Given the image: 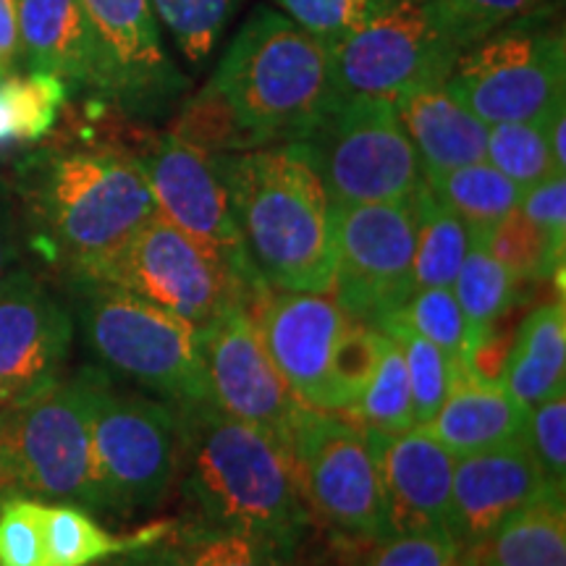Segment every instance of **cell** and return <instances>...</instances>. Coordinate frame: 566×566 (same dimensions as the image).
Segmentation results:
<instances>
[{"label": "cell", "instance_id": "cell-26", "mask_svg": "<svg viewBox=\"0 0 566 566\" xmlns=\"http://www.w3.org/2000/svg\"><path fill=\"white\" fill-rule=\"evenodd\" d=\"M424 184H428L430 195L464 223L472 242L480 244L485 242L495 223H501L509 212L520 208L522 200V189L488 160L424 176Z\"/></svg>", "mask_w": 566, "mask_h": 566}, {"label": "cell", "instance_id": "cell-35", "mask_svg": "<svg viewBox=\"0 0 566 566\" xmlns=\"http://www.w3.org/2000/svg\"><path fill=\"white\" fill-rule=\"evenodd\" d=\"M514 279L506 268L485 250V244L472 242L459 268L451 292L467 321L475 328L499 323L514 304Z\"/></svg>", "mask_w": 566, "mask_h": 566}, {"label": "cell", "instance_id": "cell-31", "mask_svg": "<svg viewBox=\"0 0 566 566\" xmlns=\"http://www.w3.org/2000/svg\"><path fill=\"white\" fill-rule=\"evenodd\" d=\"M564 242L566 239L551 237L516 208L493 226L483 244L514 281H537L562 271Z\"/></svg>", "mask_w": 566, "mask_h": 566}, {"label": "cell", "instance_id": "cell-48", "mask_svg": "<svg viewBox=\"0 0 566 566\" xmlns=\"http://www.w3.org/2000/svg\"><path fill=\"white\" fill-rule=\"evenodd\" d=\"M13 237L9 231V226L0 221V283L6 281V275L11 273V263H13Z\"/></svg>", "mask_w": 566, "mask_h": 566}, {"label": "cell", "instance_id": "cell-21", "mask_svg": "<svg viewBox=\"0 0 566 566\" xmlns=\"http://www.w3.org/2000/svg\"><path fill=\"white\" fill-rule=\"evenodd\" d=\"M394 105L424 176L485 160L488 124L446 84L407 92Z\"/></svg>", "mask_w": 566, "mask_h": 566}, {"label": "cell", "instance_id": "cell-8", "mask_svg": "<svg viewBox=\"0 0 566 566\" xmlns=\"http://www.w3.org/2000/svg\"><path fill=\"white\" fill-rule=\"evenodd\" d=\"M90 430L101 512L134 514L158 506L179 464L176 407L118 391L103 370H92Z\"/></svg>", "mask_w": 566, "mask_h": 566}, {"label": "cell", "instance_id": "cell-3", "mask_svg": "<svg viewBox=\"0 0 566 566\" xmlns=\"http://www.w3.org/2000/svg\"><path fill=\"white\" fill-rule=\"evenodd\" d=\"M210 84L258 147L310 137L344 95L334 51L275 9L250 13Z\"/></svg>", "mask_w": 566, "mask_h": 566}, {"label": "cell", "instance_id": "cell-30", "mask_svg": "<svg viewBox=\"0 0 566 566\" xmlns=\"http://www.w3.org/2000/svg\"><path fill=\"white\" fill-rule=\"evenodd\" d=\"M417 200V242L412 260V286L433 289L454 283L459 268L472 239L464 223L451 210L430 195L428 184H422L415 195Z\"/></svg>", "mask_w": 566, "mask_h": 566}, {"label": "cell", "instance_id": "cell-5", "mask_svg": "<svg viewBox=\"0 0 566 566\" xmlns=\"http://www.w3.org/2000/svg\"><path fill=\"white\" fill-rule=\"evenodd\" d=\"M92 370L0 407V493L101 512L90 430Z\"/></svg>", "mask_w": 566, "mask_h": 566}, {"label": "cell", "instance_id": "cell-32", "mask_svg": "<svg viewBox=\"0 0 566 566\" xmlns=\"http://www.w3.org/2000/svg\"><path fill=\"white\" fill-rule=\"evenodd\" d=\"M349 412L357 415L367 428L384 430V433H405L415 428L405 354L394 336L384 334V349H380L375 375Z\"/></svg>", "mask_w": 566, "mask_h": 566}, {"label": "cell", "instance_id": "cell-9", "mask_svg": "<svg viewBox=\"0 0 566 566\" xmlns=\"http://www.w3.org/2000/svg\"><path fill=\"white\" fill-rule=\"evenodd\" d=\"M300 145L334 205L412 197L424 174L394 101L342 95Z\"/></svg>", "mask_w": 566, "mask_h": 566}, {"label": "cell", "instance_id": "cell-25", "mask_svg": "<svg viewBox=\"0 0 566 566\" xmlns=\"http://www.w3.org/2000/svg\"><path fill=\"white\" fill-rule=\"evenodd\" d=\"M464 551L478 566H566L564 493L537 495Z\"/></svg>", "mask_w": 566, "mask_h": 566}, {"label": "cell", "instance_id": "cell-11", "mask_svg": "<svg viewBox=\"0 0 566 566\" xmlns=\"http://www.w3.org/2000/svg\"><path fill=\"white\" fill-rule=\"evenodd\" d=\"M289 457L304 504L331 530L370 543L391 537L384 485L365 430L302 405L289 430Z\"/></svg>", "mask_w": 566, "mask_h": 566}, {"label": "cell", "instance_id": "cell-24", "mask_svg": "<svg viewBox=\"0 0 566 566\" xmlns=\"http://www.w3.org/2000/svg\"><path fill=\"white\" fill-rule=\"evenodd\" d=\"M566 310L564 302L543 304L514 334L501 386L522 407H535L566 391Z\"/></svg>", "mask_w": 566, "mask_h": 566}, {"label": "cell", "instance_id": "cell-38", "mask_svg": "<svg viewBox=\"0 0 566 566\" xmlns=\"http://www.w3.org/2000/svg\"><path fill=\"white\" fill-rule=\"evenodd\" d=\"M485 160L509 181H514L522 192L551 176H566L551 158L543 124L512 122L488 126Z\"/></svg>", "mask_w": 566, "mask_h": 566}, {"label": "cell", "instance_id": "cell-23", "mask_svg": "<svg viewBox=\"0 0 566 566\" xmlns=\"http://www.w3.org/2000/svg\"><path fill=\"white\" fill-rule=\"evenodd\" d=\"M19 55L32 71L92 84L95 55L80 0H17Z\"/></svg>", "mask_w": 566, "mask_h": 566}, {"label": "cell", "instance_id": "cell-36", "mask_svg": "<svg viewBox=\"0 0 566 566\" xmlns=\"http://www.w3.org/2000/svg\"><path fill=\"white\" fill-rule=\"evenodd\" d=\"M420 3L464 51L499 27L527 17H541V13H554L558 0H420Z\"/></svg>", "mask_w": 566, "mask_h": 566}, {"label": "cell", "instance_id": "cell-37", "mask_svg": "<svg viewBox=\"0 0 566 566\" xmlns=\"http://www.w3.org/2000/svg\"><path fill=\"white\" fill-rule=\"evenodd\" d=\"M388 321L407 325L409 331H415V334L422 336L424 342L436 344L438 349H443L449 357H454L457 363L464 357L480 331H483L467 321L454 292H451L449 286L417 289V292L407 300L405 307H401L394 317H388Z\"/></svg>", "mask_w": 566, "mask_h": 566}, {"label": "cell", "instance_id": "cell-50", "mask_svg": "<svg viewBox=\"0 0 566 566\" xmlns=\"http://www.w3.org/2000/svg\"><path fill=\"white\" fill-rule=\"evenodd\" d=\"M464 566H478L475 562H472V558H470V554H467V551H464Z\"/></svg>", "mask_w": 566, "mask_h": 566}, {"label": "cell", "instance_id": "cell-42", "mask_svg": "<svg viewBox=\"0 0 566 566\" xmlns=\"http://www.w3.org/2000/svg\"><path fill=\"white\" fill-rule=\"evenodd\" d=\"M283 17L334 48L359 27L378 17L391 0H273Z\"/></svg>", "mask_w": 566, "mask_h": 566}, {"label": "cell", "instance_id": "cell-16", "mask_svg": "<svg viewBox=\"0 0 566 566\" xmlns=\"http://www.w3.org/2000/svg\"><path fill=\"white\" fill-rule=\"evenodd\" d=\"M202 354L212 405L268 430L289 451V430L302 401L275 370L244 304H233L202 331Z\"/></svg>", "mask_w": 566, "mask_h": 566}, {"label": "cell", "instance_id": "cell-28", "mask_svg": "<svg viewBox=\"0 0 566 566\" xmlns=\"http://www.w3.org/2000/svg\"><path fill=\"white\" fill-rule=\"evenodd\" d=\"M153 566H292V554L237 530L197 522L176 527L150 546Z\"/></svg>", "mask_w": 566, "mask_h": 566}, {"label": "cell", "instance_id": "cell-39", "mask_svg": "<svg viewBox=\"0 0 566 566\" xmlns=\"http://www.w3.org/2000/svg\"><path fill=\"white\" fill-rule=\"evenodd\" d=\"M242 3L244 0H153V9L184 59L200 66L216 51Z\"/></svg>", "mask_w": 566, "mask_h": 566}, {"label": "cell", "instance_id": "cell-40", "mask_svg": "<svg viewBox=\"0 0 566 566\" xmlns=\"http://www.w3.org/2000/svg\"><path fill=\"white\" fill-rule=\"evenodd\" d=\"M380 349H384V331L349 321L331 357L325 412H346L357 405L378 367Z\"/></svg>", "mask_w": 566, "mask_h": 566}, {"label": "cell", "instance_id": "cell-19", "mask_svg": "<svg viewBox=\"0 0 566 566\" xmlns=\"http://www.w3.org/2000/svg\"><path fill=\"white\" fill-rule=\"evenodd\" d=\"M384 485L391 535L451 533V478L454 462L424 428L405 433L365 430Z\"/></svg>", "mask_w": 566, "mask_h": 566}, {"label": "cell", "instance_id": "cell-44", "mask_svg": "<svg viewBox=\"0 0 566 566\" xmlns=\"http://www.w3.org/2000/svg\"><path fill=\"white\" fill-rule=\"evenodd\" d=\"M363 566H464V546L451 533H399L375 543Z\"/></svg>", "mask_w": 566, "mask_h": 566}, {"label": "cell", "instance_id": "cell-41", "mask_svg": "<svg viewBox=\"0 0 566 566\" xmlns=\"http://www.w3.org/2000/svg\"><path fill=\"white\" fill-rule=\"evenodd\" d=\"M0 566H51L45 501L9 495L0 504Z\"/></svg>", "mask_w": 566, "mask_h": 566}, {"label": "cell", "instance_id": "cell-17", "mask_svg": "<svg viewBox=\"0 0 566 566\" xmlns=\"http://www.w3.org/2000/svg\"><path fill=\"white\" fill-rule=\"evenodd\" d=\"M250 315L275 370L302 405L323 409L328 394V367L352 317L331 294L265 289Z\"/></svg>", "mask_w": 566, "mask_h": 566}, {"label": "cell", "instance_id": "cell-27", "mask_svg": "<svg viewBox=\"0 0 566 566\" xmlns=\"http://www.w3.org/2000/svg\"><path fill=\"white\" fill-rule=\"evenodd\" d=\"M176 527L160 520L132 535H111L87 512L74 504H48V554L51 566H90L111 556L150 548Z\"/></svg>", "mask_w": 566, "mask_h": 566}, {"label": "cell", "instance_id": "cell-12", "mask_svg": "<svg viewBox=\"0 0 566 566\" xmlns=\"http://www.w3.org/2000/svg\"><path fill=\"white\" fill-rule=\"evenodd\" d=\"M417 195V192H415ZM334 205V300L352 321L380 328L405 307L412 286L417 200Z\"/></svg>", "mask_w": 566, "mask_h": 566}, {"label": "cell", "instance_id": "cell-33", "mask_svg": "<svg viewBox=\"0 0 566 566\" xmlns=\"http://www.w3.org/2000/svg\"><path fill=\"white\" fill-rule=\"evenodd\" d=\"M171 137L181 139L184 145L202 150L205 155H231L258 150L254 139L233 116L231 105L212 84H205L202 92H197L189 103L179 105Z\"/></svg>", "mask_w": 566, "mask_h": 566}, {"label": "cell", "instance_id": "cell-7", "mask_svg": "<svg viewBox=\"0 0 566 566\" xmlns=\"http://www.w3.org/2000/svg\"><path fill=\"white\" fill-rule=\"evenodd\" d=\"M84 336L105 365L174 407L210 399L202 331L108 283H84Z\"/></svg>", "mask_w": 566, "mask_h": 566}, {"label": "cell", "instance_id": "cell-45", "mask_svg": "<svg viewBox=\"0 0 566 566\" xmlns=\"http://www.w3.org/2000/svg\"><path fill=\"white\" fill-rule=\"evenodd\" d=\"M520 210L551 237L566 239V176H551L525 189Z\"/></svg>", "mask_w": 566, "mask_h": 566}, {"label": "cell", "instance_id": "cell-29", "mask_svg": "<svg viewBox=\"0 0 566 566\" xmlns=\"http://www.w3.org/2000/svg\"><path fill=\"white\" fill-rule=\"evenodd\" d=\"M69 84L48 71L6 74L0 80V150L34 145L53 132Z\"/></svg>", "mask_w": 566, "mask_h": 566}, {"label": "cell", "instance_id": "cell-1", "mask_svg": "<svg viewBox=\"0 0 566 566\" xmlns=\"http://www.w3.org/2000/svg\"><path fill=\"white\" fill-rule=\"evenodd\" d=\"M176 475L202 525L263 537L294 556L310 512L286 446L210 399L176 407Z\"/></svg>", "mask_w": 566, "mask_h": 566}, {"label": "cell", "instance_id": "cell-10", "mask_svg": "<svg viewBox=\"0 0 566 566\" xmlns=\"http://www.w3.org/2000/svg\"><path fill=\"white\" fill-rule=\"evenodd\" d=\"M129 292L205 331L218 315L244 304L247 310L268 286L239 279L223 260L197 244L155 212L95 281Z\"/></svg>", "mask_w": 566, "mask_h": 566}, {"label": "cell", "instance_id": "cell-20", "mask_svg": "<svg viewBox=\"0 0 566 566\" xmlns=\"http://www.w3.org/2000/svg\"><path fill=\"white\" fill-rule=\"evenodd\" d=\"M548 491L554 488L543 478L525 436L459 457L451 478V535L464 548L478 546L509 514Z\"/></svg>", "mask_w": 566, "mask_h": 566}, {"label": "cell", "instance_id": "cell-34", "mask_svg": "<svg viewBox=\"0 0 566 566\" xmlns=\"http://www.w3.org/2000/svg\"><path fill=\"white\" fill-rule=\"evenodd\" d=\"M378 331L394 336L401 346L409 378V394H412L415 428H422V424L433 420V415L441 409L443 399L449 396L451 386H454L457 359L396 321H388Z\"/></svg>", "mask_w": 566, "mask_h": 566}, {"label": "cell", "instance_id": "cell-22", "mask_svg": "<svg viewBox=\"0 0 566 566\" xmlns=\"http://www.w3.org/2000/svg\"><path fill=\"white\" fill-rule=\"evenodd\" d=\"M527 412L504 386L483 384L457 365L454 386L433 420L422 428L459 459L525 436Z\"/></svg>", "mask_w": 566, "mask_h": 566}, {"label": "cell", "instance_id": "cell-49", "mask_svg": "<svg viewBox=\"0 0 566 566\" xmlns=\"http://www.w3.org/2000/svg\"><path fill=\"white\" fill-rule=\"evenodd\" d=\"M101 564V562H97ZM92 566V564H90ZM101 566H153L150 562V548H142V551H132V554H122V558L111 564H101Z\"/></svg>", "mask_w": 566, "mask_h": 566}, {"label": "cell", "instance_id": "cell-6", "mask_svg": "<svg viewBox=\"0 0 566 566\" xmlns=\"http://www.w3.org/2000/svg\"><path fill=\"white\" fill-rule=\"evenodd\" d=\"M446 87L488 126L546 122L566 95V42L556 11L512 21L472 42Z\"/></svg>", "mask_w": 566, "mask_h": 566}, {"label": "cell", "instance_id": "cell-4", "mask_svg": "<svg viewBox=\"0 0 566 566\" xmlns=\"http://www.w3.org/2000/svg\"><path fill=\"white\" fill-rule=\"evenodd\" d=\"M42 239L82 283L155 216V202L134 158L122 153H63L45 160L32 189Z\"/></svg>", "mask_w": 566, "mask_h": 566}, {"label": "cell", "instance_id": "cell-43", "mask_svg": "<svg viewBox=\"0 0 566 566\" xmlns=\"http://www.w3.org/2000/svg\"><path fill=\"white\" fill-rule=\"evenodd\" d=\"M525 438L541 464L543 478L554 491L564 493L566 480V396L554 394L530 407Z\"/></svg>", "mask_w": 566, "mask_h": 566}, {"label": "cell", "instance_id": "cell-13", "mask_svg": "<svg viewBox=\"0 0 566 566\" xmlns=\"http://www.w3.org/2000/svg\"><path fill=\"white\" fill-rule=\"evenodd\" d=\"M331 51L344 95L396 101L407 92L449 82L462 48L438 27L420 0H391Z\"/></svg>", "mask_w": 566, "mask_h": 566}, {"label": "cell", "instance_id": "cell-47", "mask_svg": "<svg viewBox=\"0 0 566 566\" xmlns=\"http://www.w3.org/2000/svg\"><path fill=\"white\" fill-rule=\"evenodd\" d=\"M543 132H546V142L551 158H554L556 168L566 174V147H564V132H566V105H558V108L551 113V116L543 122Z\"/></svg>", "mask_w": 566, "mask_h": 566}, {"label": "cell", "instance_id": "cell-46", "mask_svg": "<svg viewBox=\"0 0 566 566\" xmlns=\"http://www.w3.org/2000/svg\"><path fill=\"white\" fill-rule=\"evenodd\" d=\"M19 61L17 0H0V80L11 74Z\"/></svg>", "mask_w": 566, "mask_h": 566}, {"label": "cell", "instance_id": "cell-15", "mask_svg": "<svg viewBox=\"0 0 566 566\" xmlns=\"http://www.w3.org/2000/svg\"><path fill=\"white\" fill-rule=\"evenodd\" d=\"M134 163L150 187L155 212L163 221L223 260L239 279L252 286H268L247 260L229 192L212 155L166 134L145 158H134Z\"/></svg>", "mask_w": 566, "mask_h": 566}, {"label": "cell", "instance_id": "cell-14", "mask_svg": "<svg viewBox=\"0 0 566 566\" xmlns=\"http://www.w3.org/2000/svg\"><path fill=\"white\" fill-rule=\"evenodd\" d=\"M80 6L95 55L92 87L139 118L179 108L189 80L163 48L153 0H80Z\"/></svg>", "mask_w": 566, "mask_h": 566}, {"label": "cell", "instance_id": "cell-18", "mask_svg": "<svg viewBox=\"0 0 566 566\" xmlns=\"http://www.w3.org/2000/svg\"><path fill=\"white\" fill-rule=\"evenodd\" d=\"M71 346V317L30 273L0 283V407L59 380Z\"/></svg>", "mask_w": 566, "mask_h": 566}, {"label": "cell", "instance_id": "cell-2", "mask_svg": "<svg viewBox=\"0 0 566 566\" xmlns=\"http://www.w3.org/2000/svg\"><path fill=\"white\" fill-rule=\"evenodd\" d=\"M216 166L252 271L273 289L331 294L334 202L300 142L216 155Z\"/></svg>", "mask_w": 566, "mask_h": 566}]
</instances>
